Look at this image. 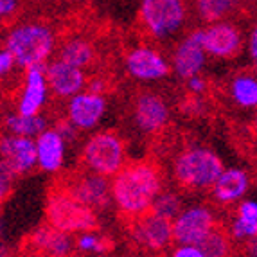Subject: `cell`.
Returning a JSON list of instances; mask_svg holds the SVG:
<instances>
[{"mask_svg":"<svg viewBox=\"0 0 257 257\" xmlns=\"http://www.w3.org/2000/svg\"><path fill=\"white\" fill-rule=\"evenodd\" d=\"M47 65H33L26 69V83L18 99L17 111L22 115H40L47 101V92L51 90L47 83Z\"/></svg>","mask_w":257,"mask_h":257,"instance_id":"2e32d148","label":"cell"},{"mask_svg":"<svg viewBox=\"0 0 257 257\" xmlns=\"http://www.w3.org/2000/svg\"><path fill=\"white\" fill-rule=\"evenodd\" d=\"M187 88L191 94L202 95L203 92L207 90V83L202 76H194V77H191V79H187Z\"/></svg>","mask_w":257,"mask_h":257,"instance_id":"836d02e7","label":"cell"},{"mask_svg":"<svg viewBox=\"0 0 257 257\" xmlns=\"http://www.w3.org/2000/svg\"><path fill=\"white\" fill-rule=\"evenodd\" d=\"M15 65H17L15 56L4 47L2 49V52H0V74H2V76H8V74L13 70Z\"/></svg>","mask_w":257,"mask_h":257,"instance_id":"1f68e13d","label":"cell"},{"mask_svg":"<svg viewBox=\"0 0 257 257\" xmlns=\"http://www.w3.org/2000/svg\"><path fill=\"white\" fill-rule=\"evenodd\" d=\"M47 225L67 234H83L99 228L97 210L85 205L63 189L54 187L45 205Z\"/></svg>","mask_w":257,"mask_h":257,"instance_id":"277c9868","label":"cell"},{"mask_svg":"<svg viewBox=\"0 0 257 257\" xmlns=\"http://www.w3.org/2000/svg\"><path fill=\"white\" fill-rule=\"evenodd\" d=\"M228 94L239 108L257 110V76L250 72H241L234 76L228 85Z\"/></svg>","mask_w":257,"mask_h":257,"instance_id":"44dd1931","label":"cell"},{"mask_svg":"<svg viewBox=\"0 0 257 257\" xmlns=\"http://www.w3.org/2000/svg\"><path fill=\"white\" fill-rule=\"evenodd\" d=\"M6 130L11 135L36 139L45 130H49V126H47V119L42 113L40 115H22V113L17 111V113H9L6 117Z\"/></svg>","mask_w":257,"mask_h":257,"instance_id":"7402d4cb","label":"cell"},{"mask_svg":"<svg viewBox=\"0 0 257 257\" xmlns=\"http://www.w3.org/2000/svg\"><path fill=\"white\" fill-rule=\"evenodd\" d=\"M76 244H77V250L92 252V253H103V252H108V250L113 248V243L108 241L106 237L99 236L95 230L79 234L76 239Z\"/></svg>","mask_w":257,"mask_h":257,"instance_id":"4316f807","label":"cell"},{"mask_svg":"<svg viewBox=\"0 0 257 257\" xmlns=\"http://www.w3.org/2000/svg\"><path fill=\"white\" fill-rule=\"evenodd\" d=\"M230 236L237 241H246L250 237H255L257 236V221L253 219H246V218H241V216H234L230 223Z\"/></svg>","mask_w":257,"mask_h":257,"instance_id":"83f0119b","label":"cell"},{"mask_svg":"<svg viewBox=\"0 0 257 257\" xmlns=\"http://www.w3.org/2000/svg\"><path fill=\"white\" fill-rule=\"evenodd\" d=\"M58 58L67 63L79 67V69H86L88 65L94 61L95 51L92 47V43L85 38H70L63 43L58 52Z\"/></svg>","mask_w":257,"mask_h":257,"instance_id":"603a6c76","label":"cell"},{"mask_svg":"<svg viewBox=\"0 0 257 257\" xmlns=\"http://www.w3.org/2000/svg\"><path fill=\"white\" fill-rule=\"evenodd\" d=\"M250 187L248 173L241 167H228L221 173L212 187V198L221 205H232L239 202Z\"/></svg>","mask_w":257,"mask_h":257,"instance_id":"ac0fdd59","label":"cell"},{"mask_svg":"<svg viewBox=\"0 0 257 257\" xmlns=\"http://www.w3.org/2000/svg\"><path fill=\"white\" fill-rule=\"evenodd\" d=\"M151 210L157 212V214L164 216V218L175 219L184 209H182V202L180 198H178V194L173 193V191H162L157 196V200H155Z\"/></svg>","mask_w":257,"mask_h":257,"instance_id":"484cf974","label":"cell"},{"mask_svg":"<svg viewBox=\"0 0 257 257\" xmlns=\"http://www.w3.org/2000/svg\"><path fill=\"white\" fill-rule=\"evenodd\" d=\"M4 47L15 56L17 67L29 69L33 65H43L51 58L56 47V36L51 27L40 22H27L9 31Z\"/></svg>","mask_w":257,"mask_h":257,"instance_id":"7a4b0ae2","label":"cell"},{"mask_svg":"<svg viewBox=\"0 0 257 257\" xmlns=\"http://www.w3.org/2000/svg\"><path fill=\"white\" fill-rule=\"evenodd\" d=\"M194 2L200 18L207 24H212L225 20L228 15L234 13L239 0H194Z\"/></svg>","mask_w":257,"mask_h":257,"instance_id":"d4e9b609","label":"cell"},{"mask_svg":"<svg viewBox=\"0 0 257 257\" xmlns=\"http://www.w3.org/2000/svg\"><path fill=\"white\" fill-rule=\"evenodd\" d=\"M162 193V176L151 162L126 164L111 180L113 203L120 214L135 219L150 212Z\"/></svg>","mask_w":257,"mask_h":257,"instance_id":"6da1fadb","label":"cell"},{"mask_svg":"<svg viewBox=\"0 0 257 257\" xmlns=\"http://www.w3.org/2000/svg\"><path fill=\"white\" fill-rule=\"evenodd\" d=\"M126 70L137 81H160L171 74L173 67L160 51L141 45L126 54Z\"/></svg>","mask_w":257,"mask_h":257,"instance_id":"7c38bea8","label":"cell"},{"mask_svg":"<svg viewBox=\"0 0 257 257\" xmlns=\"http://www.w3.org/2000/svg\"><path fill=\"white\" fill-rule=\"evenodd\" d=\"M139 20L155 40H167L184 27L187 8L184 0H141Z\"/></svg>","mask_w":257,"mask_h":257,"instance_id":"5b68a950","label":"cell"},{"mask_svg":"<svg viewBox=\"0 0 257 257\" xmlns=\"http://www.w3.org/2000/svg\"><path fill=\"white\" fill-rule=\"evenodd\" d=\"M218 225L212 209L207 205L187 207L173 219V232H175L176 244H200L210 230Z\"/></svg>","mask_w":257,"mask_h":257,"instance_id":"9c48e42d","label":"cell"},{"mask_svg":"<svg viewBox=\"0 0 257 257\" xmlns=\"http://www.w3.org/2000/svg\"><path fill=\"white\" fill-rule=\"evenodd\" d=\"M132 239L148 252H162L175 241L173 219L164 218L153 210L139 216L132 223Z\"/></svg>","mask_w":257,"mask_h":257,"instance_id":"ba28073f","label":"cell"},{"mask_svg":"<svg viewBox=\"0 0 257 257\" xmlns=\"http://www.w3.org/2000/svg\"><path fill=\"white\" fill-rule=\"evenodd\" d=\"M104 111H106V97L103 94L83 90L81 94L69 99L67 119L77 130H92L101 122Z\"/></svg>","mask_w":257,"mask_h":257,"instance_id":"9a60e30c","label":"cell"},{"mask_svg":"<svg viewBox=\"0 0 257 257\" xmlns=\"http://www.w3.org/2000/svg\"><path fill=\"white\" fill-rule=\"evenodd\" d=\"M47 83L51 92H54L60 99H72L81 94L86 86V76L83 69L74 67L63 60H54L47 65Z\"/></svg>","mask_w":257,"mask_h":257,"instance_id":"e0dca14e","label":"cell"},{"mask_svg":"<svg viewBox=\"0 0 257 257\" xmlns=\"http://www.w3.org/2000/svg\"><path fill=\"white\" fill-rule=\"evenodd\" d=\"M169 257H205V253L196 244H176Z\"/></svg>","mask_w":257,"mask_h":257,"instance_id":"f1b7e54d","label":"cell"},{"mask_svg":"<svg viewBox=\"0 0 257 257\" xmlns=\"http://www.w3.org/2000/svg\"><path fill=\"white\" fill-rule=\"evenodd\" d=\"M171 111L166 99L155 92H142L133 101V120L142 133L155 135L166 128Z\"/></svg>","mask_w":257,"mask_h":257,"instance_id":"5bb4252c","label":"cell"},{"mask_svg":"<svg viewBox=\"0 0 257 257\" xmlns=\"http://www.w3.org/2000/svg\"><path fill=\"white\" fill-rule=\"evenodd\" d=\"M253 132L257 135V111H255V117H253Z\"/></svg>","mask_w":257,"mask_h":257,"instance_id":"74e56055","label":"cell"},{"mask_svg":"<svg viewBox=\"0 0 257 257\" xmlns=\"http://www.w3.org/2000/svg\"><path fill=\"white\" fill-rule=\"evenodd\" d=\"M58 187L63 189L65 193H69L70 196H74L81 203L92 207L94 210L106 209L113 202L111 184L108 182V178L90 171V169H85L81 173H74Z\"/></svg>","mask_w":257,"mask_h":257,"instance_id":"52a82bcc","label":"cell"},{"mask_svg":"<svg viewBox=\"0 0 257 257\" xmlns=\"http://www.w3.org/2000/svg\"><path fill=\"white\" fill-rule=\"evenodd\" d=\"M243 255L244 257H257V236L250 237L243 244Z\"/></svg>","mask_w":257,"mask_h":257,"instance_id":"8d00e7d4","label":"cell"},{"mask_svg":"<svg viewBox=\"0 0 257 257\" xmlns=\"http://www.w3.org/2000/svg\"><path fill=\"white\" fill-rule=\"evenodd\" d=\"M243 33L234 22L219 20L203 27V47L218 60H232L243 51Z\"/></svg>","mask_w":257,"mask_h":257,"instance_id":"30bf717a","label":"cell"},{"mask_svg":"<svg viewBox=\"0 0 257 257\" xmlns=\"http://www.w3.org/2000/svg\"><path fill=\"white\" fill-rule=\"evenodd\" d=\"M18 8V0H0V15L4 18L15 15Z\"/></svg>","mask_w":257,"mask_h":257,"instance_id":"d590c367","label":"cell"},{"mask_svg":"<svg viewBox=\"0 0 257 257\" xmlns=\"http://www.w3.org/2000/svg\"><path fill=\"white\" fill-rule=\"evenodd\" d=\"M236 214L241 216V218L257 221V202H253V200H244V202H241L236 209Z\"/></svg>","mask_w":257,"mask_h":257,"instance_id":"f546056e","label":"cell"},{"mask_svg":"<svg viewBox=\"0 0 257 257\" xmlns=\"http://www.w3.org/2000/svg\"><path fill=\"white\" fill-rule=\"evenodd\" d=\"M207 56L209 54L203 47V29L191 31L173 51V72L180 79H191L194 76H200V72L205 67Z\"/></svg>","mask_w":257,"mask_h":257,"instance_id":"8fae6325","label":"cell"},{"mask_svg":"<svg viewBox=\"0 0 257 257\" xmlns=\"http://www.w3.org/2000/svg\"><path fill=\"white\" fill-rule=\"evenodd\" d=\"M246 47H248V54H250V58H252V61H257V24L252 27V31H250Z\"/></svg>","mask_w":257,"mask_h":257,"instance_id":"e575fe53","label":"cell"},{"mask_svg":"<svg viewBox=\"0 0 257 257\" xmlns=\"http://www.w3.org/2000/svg\"><path fill=\"white\" fill-rule=\"evenodd\" d=\"M2 166L8 167L15 176L27 175L38 166V148L36 139L18 137V135H4L0 144Z\"/></svg>","mask_w":257,"mask_h":257,"instance_id":"4fadbf2b","label":"cell"},{"mask_svg":"<svg viewBox=\"0 0 257 257\" xmlns=\"http://www.w3.org/2000/svg\"><path fill=\"white\" fill-rule=\"evenodd\" d=\"M31 244L49 257H69L72 255L74 248H77L72 234L52 228L51 225L40 227L31 236Z\"/></svg>","mask_w":257,"mask_h":257,"instance_id":"d6986e66","label":"cell"},{"mask_svg":"<svg viewBox=\"0 0 257 257\" xmlns=\"http://www.w3.org/2000/svg\"><path fill=\"white\" fill-rule=\"evenodd\" d=\"M255 176H257V164H255Z\"/></svg>","mask_w":257,"mask_h":257,"instance_id":"ab89813d","label":"cell"},{"mask_svg":"<svg viewBox=\"0 0 257 257\" xmlns=\"http://www.w3.org/2000/svg\"><path fill=\"white\" fill-rule=\"evenodd\" d=\"M81 159L86 169L113 178L126 166L124 142L113 132H97L85 142Z\"/></svg>","mask_w":257,"mask_h":257,"instance_id":"8992f818","label":"cell"},{"mask_svg":"<svg viewBox=\"0 0 257 257\" xmlns=\"http://www.w3.org/2000/svg\"><path fill=\"white\" fill-rule=\"evenodd\" d=\"M223 171L225 166L218 153L203 146L184 150L173 164V176L176 184L191 191L212 189Z\"/></svg>","mask_w":257,"mask_h":257,"instance_id":"3957f363","label":"cell"},{"mask_svg":"<svg viewBox=\"0 0 257 257\" xmlns=\"http://www.w3.org/2000/svg\"><path fill=\"white\" fill-rule=\"evenodd\" d=\"M65 144L60 133L54 128H49L36 137L38 148V167L45 173H58L65 160Z\"/></svg>","mask_w":257,"mask_h":257,"instance_id":"ffe728a7","label":"cell"},{"mask_svg":"<svg viewBox=\"0 0 257 257\" xmlns=\"http://www.w3.org/2000/svg\"><path fill=\"white\" fill-rule=\"evenodd\" d=\"M54 130L58 133H60L61 137H63L65 142H69V141H74L76 139V132L77 128L70 122L69 119H63V120H58V124L54 126Z\"/></svg>","mask_w":257,"mask_h":257,"instance_id":"4dcf8cb0","label":"cell"},{"mask_svg":"<svg viewBox=\"0 0 257 257\" xmlns=\"http://www.w3.org/2000/svg\"><path fill=\"white\" fill-rule=\"evenodd\" d=\"M0 187H2V200H6V196H8V193L11 191V187H13V178L15 175L11 171H9L8 167L0 166Z\"/></svg>","mask_w":257,"mask_h":257,"instance_id":"d6a6232c","label":"cell"},{"mask_svg":"<svg viewBox=\"0 0 257 257\" xmlns=\"http://www.w3.org/2000/svg\"><path fill=\"white\" fill-rule=\"evenodd\" d=\"M232 239L230 230L216 225L210 234L198 244L203 250L205 257H230L232 255Z\"/></svg>","mask_w":257,"mask_h":257,"instance_id":"cb8c5ba5","label":"cell"},{"mask_svg":"<svg viewBox=\"0 0 257 257\" xmlns=\"http://www.w3.org/2000/svg\"><path fill=\"white\" fill-rule=\"evenodd\" d=\"M253 74L257 76V61H253Z\"/></svg>","mask_w":257,"mask_h":257,"instance_id":"f35d334b","label":"cell"}]
</instances>
